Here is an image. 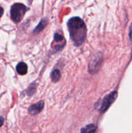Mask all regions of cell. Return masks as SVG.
I'll use <instances>...</instances> for the list:
<instances>
[{
	"mask_svg": "<svg viewBox=\"0 0 132 133\" xmlns=\"http://www.w3.org/2000/svg\"><path fill=\"white\" fill-rule=\"evenodd\" d=\"M70 37L76 46H80L85 42L87 27L85 22L80 17H72L67 22Z\"/></svg>",
	"mask_w": 132,
	"mask_h": 133,
	"instance_id": "1",
	"label": "cell"
},
{
	"mask_svg": "<svg viewBox=\"0 0 132 133\" xmlns=\"http://www.w3.org/2000/svg\"><path fill=\"white\" fill-rule=\"evenodd\" d=\"M27 6L22 3H14L10 9V18L15 23L21 21L27 10Z\"/></svg>",
	"mask_w": 132,
	"mask_h": 133,
	"instance_id": "2",
	"label": "cell"
},
{
	"mask_svg": "<svg viewBox=\"0 0 132 133\" xmlns=\"http://www.w3.org/2000/svg\"><path fill=\"white\" fill-rule=\"evenodd\" d=\"M117 96L118 93L116 91H114V92H111L109 95L106 96L102 100V103H101L100 107L99 108V111L101 113L105 112L109 108V107L112 105L113 103L116 100Z\"/></svg>",
	"mask_w": 132,
	"mask_h": 133,
	"instance_id": "3",
	"label": "cell"
},
{
	"mask_svg": "<svg viewBox=\"0 0 132 133\" xmlns=\"http://www.w3.org/2000/svg\"><path fill=\"white\" fill-rule=\"evenodd\" d=\"M102 62V57L100 53L92 58L89 64V71L91 74H95L100 69Z\"/></svg>",
	"mask_w": 132,
	"mask_h": 133,
	"instance_id": "4",
	"label": "cell"
},
{
	"mask_svg": "<svg viewBox=\"0 0 132 133\" xmlns=\"http://www.w3.org/2000/svg\"><path fill=\"white\" fill-rule=\"evenodd\" d=\"M44 107L43 101H40L32 105L28 109V112L31 115L35 116L38 114Z\"/></svg>",
	"mask_w": 132,
	"mask_h": 133,
	"instance_id": "5",
	"label": "cell"
},
{
	"mask_svg": "<svg viewBox=\"0 0 132 133\" xmlns=\"http://www.w3.org/2000/svg\"><path fill=\"white\" fill-rule=\"evenodd\" d=\"M27 70H28L27 65L26 64L25 62H19V63H18V65L16 66L17 72L21 75H25L27 73Z\"/></svg>",
	"mask_w": 132,
	"mask_h": 133,
	"instance_id": "6",
	"label": "cell"
},
{
	"mask_svg": "<svg viewBox=\"0 0 132 133\" xmlns=\"http://www.w3.org/2000/svg\"><path fill=\"white\" fill-rule=\"evenodd\" d=\"M97 126L94 124H89L81 129V133H95Z\"/></svg>",
	"mask_w": 132,
	"mask_h": 133,
	"instance_id": "7",
	"label": "cell"
},
{
	"mask_svg": "<svg viewBox=\"0 0 132 133\" xmlns=\"http://www.w3.org/2000/svg\"><path fill=\"white\" fill-rule=\"evenodd\" d=\"M47 24V19H42L41 20V22L39 23V24L38 25L37 27L35 28V29L34 30V34H38L39 32H41L45 27H46Z\"/></svg>",
	"mask_w": 132,
	"mask_h": 133,
	"instance_id": "8",
	"label": "cell"
},
{
	"mask_svg": "<svg viewBox=\"0 0 132 133\" xmlns=\"http://www.w3.org/2000/svg\"><path fill=\"white\" fill-rule=\"evenodd\" d=\"M50 77H51L52 81L53 82H55V83L58 82L61 78V72L60 70L54 69V70H53L51 75H50Z\"/></svg>",
	"mask_w": 132,
	"mask_h": 133,
	"instance_id": "9",
	"label": "cell"
},
{
	"mask_svg": "<svg viewBox=\"0 0 132 133\" xmlns=\"http://www.w3.org/2000/svg\"><path fill=\"white\" fill-rule=\"evenodd\" d=\"M54 42L56 44H60L61 45L64 46L65 45V39L63 38V36H62L61 34L59 33H55L54 36Z\"/></svg>",
	"mask_w": 132,
	"mask_h": 133,
	"instance_id": "10",
	"label": "cell"
},
{
	"mask_svg": "<svg viewBox=\"0 0 132 133\" xmlns=\"http://www.w3.org/2000/svg\"><path fill=\"white\" fill-rule=\"evenodd\" d=\"M35 91H36V86L34 84H32L28 87V90L27 91V94L28 96H31L35 93Z\"/></svg>",
	"mask_w": 132,
	"mask_h": 133,
	"instance_id": "11",
	"label": "cell"
},
{
	"mask_svg": "<svg viewBox=\"0 0 132 133\" xmlns=\"http://www.w3.org/2000/svg\"><path fill=\"white\" fill-rule=\"evenodd\" d=\"M129 36L131 40L132 41V23L130 25V28H129Z\"/></svg>",
	"mask_w": 132,
	"mask_h": 133,
	"instance_id": "12",
	"label": "cell"
},
{
	"mask_svg": "<svg viewBox=\"0 0 132 133\" xmlns=\"http://www.w3.org/2000/svg\"><path fill=\"white\" fill-rule=\"evenodd\" d=\"M4 123V118L3 117L0 116V127L3 125Z\"/></svg>",
	"mask_w": 132,
	"mask_h": 133,
	"instance_id": "13",
	"label": "cell"
},
{
	"mask_svg": "<svg viewBox=\"0 0 132 133\" xmlns=\"http://www.w3.org/2000/svg\"><path fill=\"white\" fill-rule=\"evenodd\" d=\"M3 12H4L3 9V8L1 7V6H0V18H1V17L3 16Z\"/></svg>",
	"mask_w": 132,
	"mask_h": 133,
	"instance_id": "14",
	"label": "cell"
}]
</instances>
